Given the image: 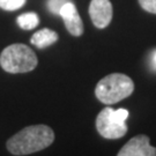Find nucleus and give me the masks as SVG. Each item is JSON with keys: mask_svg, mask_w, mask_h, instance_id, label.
<instances>
[{"mask_svg": "<svg viewBox=\"0 0 156 156\" xmlns=\"http://www.w3.org/2000/svg\"><path fill=\"white\" fill-rule=\"evenodd\" d=\"M57 41H58V34L48 28L41 29L38 31H36L30 39L31 44L38 49H45L53 43H56Z\"/></svg>", "mask_w": 156, "mask_h": 156, "instance_id": "8", "label": "nucleus"}, {"mask_svg": "<svg viewBox=\"0 0 156 156\" xmlns=\"http://www.w3.org/2000/svg\"><path fill=\"white\" fill-rule=\"evenodd\" d=\"M26 4V0H0V8L4 11H16Z\"/></svg>", "mask_w": 156, "mask_h": 156, "instance_id": "10", "label": "nucleus"}, {"mask_svg": "<svg viewBox=\"0 0 156 156\" xmlns=\"http://www.w3.org/2000/svg\"><path fill=\"white\" fill-rule=\"evenodd\" d=\"M134 91L132 79L120 73H113L100 80L95 88V95L104 104H115L128 97Z\"/></svg>", "mask_w": 156, "mask_h": 156, "instance_id": "2", "label": "nucleus"}, {"mask_svg": "<svg viewBox=\"0 0 156 156\" xmlns=\"http://www.w3.org/2000/svg\"><path fill=\"white\" fill-rule=\"evenodd\" d=\"M59 15L64 20L65 27L71 35L81 36L83 34V23H82V20L79 15L76 7L73 2L67 1L62 7V9L59 12Z\"/></svg>", "mask_w": 156, "mask_h": 156, "instance_id": "7", "label": "nucleus"}, {"mask_svg": "<svg viewBox=\"0 0 156 156\" xmlns=\"http://www.w3.org/2000/svg\"><path fill=\"white\" fill-rule=\"evenodd\" d=\"M68 0H48L46 6L48 9L53 13V14H59V12L62 9V7L66 4Z\"/></svg>", "mask_w": 156, "mask_h": 156, "instance_id": "11", "label": "nucleus"}, {"mask_svg": "<svg viewBox=\"0 0 156 156\" xmlns=\"http://www.w3.org/2000/svg\"><path fill=\"white\" fill-rule=\"evenodd\" d=\"M127 117L128 111L126 109L113 110L108 106L97 115L96 128L105 139L115 140L123 138L127 133V125L125 123Z\"/></svg>", "mask_w": 156, "mask_h": 156, "instance_id": "4", "label": "nucleus"}, {"mask_svg": "<svg viewBox=\"0 0 156 156\" xmlns=\"http://www.w3.org/2000/svg\"><path fill=\"white\" fill-rule=\"evenodd\" d=\"M147 135H136L118 151V156H156V148L151 147Z\"/></svg>", "mask_w": 156, "mask_h": 156, "instance_id": "6", "label": "nucleus"}, {"mask_svg": "<svg viewBox=\"0 0 156 156\" xmlns=\"http://www.w3.org/2000/svg\"><path fill=\"white\" fill-rule=\"evenodd\" d=\"M151 67H153V69H154V71H156V49L151 52Z\"/></svg>", "mask_w": 156, "mask_h": 156, "instance_id": "13", "label": "nucleus"}, {"mask_svg": "<svg viewBox=\"0 0 156 156\" xmlns=\"http://www.w3.org/2000/svg\"><path fill=\"white\" fill-rule=\"evenodd\" d=\"M89 15L96 28H106L111 22L113 15L110 0H91L89 5Z\"/></svg>", "mask_w": 156, "mask_h": 156, "instance_id": "5", "label": "nucleus"}, {"mask_svg": "<svg viewBox=\"0 0 156 156\" xmlns=\"http://www.w3.org/2000/svg\"><path fill=\"white\" fill-rule=\"evenodd\" d=\"M16 22L19 24V27L23 30H31L38 26L39 17L34 12H27V13L21 14L20 16H17Z\"/></svg>", "mask_w": 156, "mask_h": 156, "instance_id": "9", "label": "nucleus"}, {"mask_svg": "<svg viewBox=\"0 0 156 156\" xmlns=\"http://www.w3.org/2000/svg\"><path fill=\"white\" fill-rule=\"evenodd\" d=\"M55 141L52 128L39 124L23 128L11 139L7 140L6 147L13 155H29L48 148Z\"/></svg>", "mask_w": 156, "mask_h": 156, "instance_id": "1", "label": "nucleus"}, {"mask_svg": "<svg viewBox=\"0 0 156 156\" xmlns=\"http://www.w3.org/2000/svg\"><path fill=\"white\" fill-rule=\"evenodd\" d=\"M139 4L146 12L156 14V0H139Z\"/></svg>", "mask_w": 156, "mask_h": 156, "instance_id": "12", "label": "nucleus"}, {"mask_svg": "<svg viewBox=\"0 0 156 156\" xmlns=\"http://www.w3.org/2000/svg\"><path fill=\"white\" fill-rule=\"evenodd\" d=\"M38 59L36 53L24 44H12L0 55L1 68L12 74L27 73L36 68Z\"/></svg>", "mask_w": 156, "mask_h": 156, "instance_id": "3", "label": "nucleus"}]
</instances>
